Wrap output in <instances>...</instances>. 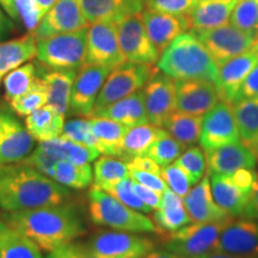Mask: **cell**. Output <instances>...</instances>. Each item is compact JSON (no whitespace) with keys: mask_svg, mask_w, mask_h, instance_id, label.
<instances>
[{"mask_svg":"<svg viewBox=\"0 0 258 258\" xmlns=\"http://www.w3.org/2000/svg\"><path fill=\"white\" fill-rule=\"evenodd\" d=\"M0 219L48 252L72 243L88 231L83 212L70 202L28 211L4 212Z\"/></svg>","mask_w":258,"mask_h":258,"instance_id":"obj_1","label":"cell"},{"mask_svg":"<svg viewBox=\"0 0 258 258\" xmlns=\"http://www.w3.org/2000/svg\"><path fill=\"white\" fill-rule=\"evenodd\" d=\"M71 199V189L30 165L22 161L0 165V208L4 212L60 205Z\"/></svg>","mask_w":258,"mask_h":258,"instance_id":"obj_2","label":"cell"},{"mask_svg":"<svg viewBox=\"0 0 258 258\" xmlns=\"http://www.w3.org/2000/svg\"><path fill=\"white\" fill-rule=\"evenodd\" d=\"M157 69L175 80L202 79L215 83L219 66L192 31L183 32L160 54Z\"/></svg>","mask_w":258,"mask_h":258,"instance_id":"obj_3","label":"cell"},{"mask_svg":"<svg viewBox=\"0 0 258 258\" xmlns=\"http://www.w3.org/2000/svg\"><path fill=\"white\" fill-rule=\"evenodd\" d=\"M89 217L96 226L134 233H156L153 220L115 199L111 194L93 184L88 194Z\"/></svg>","mask_w":258,"mask_h":258,"instance_id":"obj_4","label":"cell"},{"mask_svg":"<svg viewBox=\"0 0 258 258\" xmlns=\"http://www.w3.org/2000/svg\"><path fill=\"white\" fill-rule=\"evenodd\" d=\"M88 28L36 41L38 62L48 70H79L85 64Z\"/></svg>","mask_w":258,"mask_h":258,"instance_id":"obj_5","label":"cell"},{"mask_svg":"<svg viewBox=\"0 0 258 258\" xmlns=\"http://www.w3.org/2000/svg\"><path fill=\"white\" fill-rule=\"evenodd\" d=\"M233 217L208 222H194L171 233L160 235L164 249L183 258H191L211 252L224 228Z\"/></svg>","mask_w":258,"mask_h":258,"instance_id":"obj_6","label":"cell"},{"mask_svg":"<svg viewBox=\"0 0 258 258\" xmlns=\"http://www.w3.org/2000/svg\"><path fill=\"white\" fill-rule=\"evenodd\" d=\"M156 70L153 64L133 63L128 61L115 67L103 84L93 111L105 108L133 95L139 90H143Z\"/></svg>","mask_w":258,"mask_h":258,"instance_id":"obj_7","label":"cell"},{"mask_svg":"<svg viewBox=\"0 0 258 258\" xmlns=\"http://www.w3.org/2000/svg\"><path fill=\"white\" fill-rule=\"evenodd\" d=\"M98 258H144L154 250L152 238L125 231H98L85 243Z\"/></svg>","mask_w":258,"mask_h":258,"instance_id":"obj_8","label":"cell"},{"mask_svg":"<svg viewBox=\"0 0 258 258\" xmlns=\"http://www.w3.org/2000/svg\"><path fill=\"white\" fill-rule=\"evenodd\" d=\"M191 31L205 44L218 66L250 50L258 38V30H241L232 24Z\"/></svg>","mask_w":258,"mask_h":258,"instance_id":"obj_9","label":"cell"},{"mask_svg":"<svg viewBox=\"0 0 258 258\" xmlns=\"http://www.w3.org/2000/svg\"><path fill=\"white\" fill-rule=\"evenodd\" d=\"M35 141L11 106L0 104V165L23 160L34 151Z\"/></svg>","mask_w":258,"mask_h":258,"instance_id":"obj_10","label":"cell"},{"mask_svg":"<svg viewBox=\"0 0 258 258\" xmlns=\"http://www.w3.org/2000/svg\"><path fill=\"white\" fill-rule=\"evenodd\" d=\"M118 43L125 61L133 63L154 64L159 60V51L148 37L141 14L131 16L116 23Z\"/></svg>","mask_w":258,"mask_h":258,"instance_id":"obj_11","label":"cell"},{"mask_svg":"<svg viewBox=\"0 0 258 258\" xmlns=\"http://www.w3.org/2000/svg\"><path fill=\"white\" fill-rule=\"evenodd\" d=\"M124 62L125 59L118 43L116 23L99 22L90 24L86 41L85 64H95L114 70Z\"/></svg>","mask_w":258,"mask_h":258,"instance_id":"obj_12","label":"cell"},{"mask_svg":"<svg viewBox=\"0 0 258 258\" xmlns=\"http://www.w3.org/2000/svg\"><path fill=\"white\" fill-rule=\"evenodd\" d=\"M239 139V131L231 104L222 101L218 102L203 115L199 141L206 152L238 143Z\"/></svg>","mask_w":258,"mask_h":258,"instance_id":"obj_13","label":"cell"},{"mask_svg":"<svg viewBox=\"0 0 258 258\" xmlns=\"http://www.w3.org/2000/svg\"><path fill=\"white\" fill-rule=\"evenodd\" d=\"M110 72L111 69L109 67L95 64H84L80 67L72 85L67 116L90 117L99 91Z\"/></svg>","mask_w":258,"mask_h":258,"instance_id":"obj_14","label":"cell"},{"mask_svg":"<svg viewBox=\"0 0 258 258\" xmlns=\"http://www.w3.org/2000/svg\"><path fill=\"white\" fill-rule=\"evenodd\" d=\"M143 91L148 122L163 127L176 110V80L157 69Z\"/></svg>","mask_w":258,"mask_h":258,"instance_id":"obj_15","label":"cell"},{"mask_svg":"<svg viewBox=\"0 0 258 258\" xmlns=\"http://www.w3.org/2000/svg\"><path fill=\"white\" fill-rule=\"evenodd\" d=\"M77 0H57L42 18L34 36L36 41L89 27Z\"/></svg>","mask_w":258,"mask_h":258,"instance_id":"obj_16","label":"cell"},{"mask_svg":"<svg viewBox=\"0 0 258 258\" xmlns=\"http://www.w3.org/2000/svg\"><path fill=\"white\" fill-rule=\"evenodd\" d=\"M213 251L237 256L258 257V220L243 218L224 228Z\"/></svg>","mask_w":258,"mask_h":258,"instance_id":"obj_17","label":"cell"},{"mask_svg":"<svg viewBox=\"0 0 258 258\" xmlns=\"http://www.w3.org/2000/svg\"><path fill=\"white\" fill-rule=\"evenodd\" d=\"M220 99L215 83L202 79L176 80V109L203 116Z\"/></svg>","mask_w":258,"mask_h":258,"instance_id":"obj_18","label":"cell"},{"mask_svg":"<svg viewBox=\"0 0 258 258\" xmlns=\"http://www.w3.org/2000/svg\"><path fill=\"white\" fill-rule=\"evenodd\" d=\"M258 62V51L254 48L245 51L233 59L219 66L218 78L215 80L219 97L222 102L234 104L238 92L245 78Z\"/></svg>","mask_w":258,"mask_h":258,"instance_id":"obj_19","label":"cell"},{"mask_svg":"<svg viewBox=\"0 0 258 258\" xmlns=\"http://www.w3.org/2000/svg\"><path fill=\"white\" fill-rule=\"evenodd\" d=\"M89 24L118 23L144 11L143 0H77Z\"/></svg>","mask_w":258,"mask_h":258,"instance_id":"obj_20","label":"cell"},{"mask_svg":"<svg viewBox=\"0 0 258 258\" xmlns=\"http://www.w3.org/2000/svg\"><path fill=\"white\" fill-rule=\"evenodd\" d=\"M141 17L148 37L151 38L159 54L163 53L177 36L190 29L189 19L186 16L160 14L145 10L141 12Z\"/></svg>","mask_w":258,"mask_h":258,"instance_id":"obj_21","label":"cell"},{"mask_svg":"<svg viewBox=\"0 0 258 258\" xmlns=\"http://www.w3.org/2000/svg\"><path fill=\"white\" fill-rule=\"evenodd\" d=\"M184 207L192 222L218 221L231 217L228 213L219 207L213 198L209 171L198 184L189 190L188 195L184 198Z\"/></svg>","mask_w":258,"mask_h":258,"instance_id":"obj_22","label":"cell"},{"mask_svg":"<svg viewBox=\"0 0 258 258\" xmlns=\"http://www.w3.org/2000/svg\"><path fill=\"white\" fill-rule=\"evenodd\" d=\"M207 153L208 170L213 173L231 175L239 169H254L257 158L243 143L225 145Z\"/></svg>","mask_w":258,"mask_h":258,"instance_id":"obj_23","label":"cell"},{"mask_svg":"<svg viewBox=\"0 0 258 258\" xmlns=\"http://www.w3.org/2000/svg\"><path fill=\"white\" fill-rule=\"evenodd\" d=\"M90 117L108 118V120L127 125L128 128L139 124L150 123L146 108H145L143 90H139L133 95L125 97L121 101L112 103V104L105 106V108L92 111Z\"/></svg>","mask_w":258,"mask_h":258,"instance_id":"obj_24","label":"cell"},{"mask_svg":"<svg viewBox=\"0 0 258 258\" xmlns=\"http://www.w3.org/2000/svg\"><path fill=\"white\" fill-rule=\"evenodd\" d=\"M78 70H37V76L44 80L48 91L47 105L57 114L67 116L71 91Z\"/></svg>","mask_w":258,"mask_h":258,"instance_id":"obj_25","label":"cell"},{"mask_svg":"<svg viewBox=\"0 0 258 258\" xmlns=\"http://www.w3.org/2000/svg\"><path fill=\"white\" fill-rule=\"evenodd\" d=\"M238 0H199L186 16L191 30H207L228 24Z\"/></svg>","mask_w":258,"mask_h":258,"instance_id":"obj_26","label":"cell"},{"mask_svg":"<svg viewBox=\"0 0 258 258\" xmlns=\"http://www.w3.org/2000/svg\"><path fill=\"white\" fill-rule=\"evenodd\" d=\"M37 42L34 34L0 41V84L6 74L36 56Z\"/></svg>","mask_w":258,"mask_h":258,"instance_id":"obj_27","label":"cell"},{"mask_svg":"<svg viewBox=\"0 0 258 258\" xmlns=\"http://www.w3.org/2000/svg\"><path fill=\"white\" fill-rule=\"evenodd\" d=\"M211 173L212 194L219 207L228 213L231 217H241L247 202H249L251 192L245 191L238 185H235L228 175Z\"/></svg>","mask_w":258,"mask_h":258,"instance_id":"obj_28","label":"cell"},{"mask_svg":"<svg viewBox=\"0 0 258 258\" xmlns=\"http://www.w3.org/2000/svg\"><path fill=\"white\" fill-rule=\"evenodd\" d=\"M91 132L96 139L97 150L104 156L120 158L122 153V143L127 133L128 127L118 122L101 117H89Z\"/></svg>","mask_w":258,"mask_h":258,"instance_id":"obj_29","label":"cell"},{"mask_svg":"<svg viewBox=\"0 0 258 258\" xmlns=\"http://www.w3.org/2000/svg\"><path fill=\"white\" fill-rule=\"evenodd\" d=\"M38 146L59 160H66L70 163L80 164V165L91 164L101 154L97 148L76 143V141L61 137V135L55 139H51V140L42 141Z\"/></svg>","mask_w":258,"mask_h":258,"instance_id":"obj_30","label":"cell"},{"mask_svg":"<svg viewBox=\"0 0 258 258\" xmlns=\"http://www.w3.org/2000/svg\"><path fill=\"white\" fill-rule=\"evenodd\" d=\"M63 124L64 116L57 114L48 105L37 109L25 118V127L38 143L60 137Z\"/></svg>","mask_w":258,"mask_h":258,"instance_id":"obj_31","label":"cell"},{"mask_svg":"<svg viewBox=\"0 0 258 258\" xmlns=\"http://www.w3.org/2000/svg\"><path fill=\"white\" fill-rule=\"evenodd\" d=\"M165 129L152 123H145L128 128L122 143L120 159L129 161L132 158L145 156L154 141L165 133Z\"/></svg>","mask_w":258,"mask_h":258,"instance_id":"obj_32","label":"cell"},{"mask_svg":"<svg viewBox=\"0 0 258 258\" xmlns=\"http://www.w3.org/2000/svg\"><path fill=\"white\" fill-rule=\"evenodd\" d=\"M0 258H43L34 241L0 219Z\"/></svg>","mask_w":258,"mask_h":258,"instance_id":"obj_33","label":"cell"},{"mask_svg":"<svg viewBox=\"0 0 258 258\" xmlns=\"http://www.w3.org/2000/svg\"><path fill=\"white\" fill-rule=\"evenodd\" d=\"M202 125V116L186 114L183 111H173L165 121L163 127L172 138L184 146H191L200 140Z\"/></svg>","mask_w":258,"mask_h":258,"instance_id":"obj_34","label":"cell"},{"mask_svg":"<svg viewBox=\"0 0 258 258\" xmlns=\"http://www.w3.org/2000/svg\"><path fill=\"white\" fill-rule=\"evenodd\" d=\"M241 143L250 147L258 139V97L245 98L232 104Z\"/></svg>","mask_w":258,"mask_h":258,"instance_id":"obj_35","label":"cell"},{"mask_svg":"<svg viewBox=\"0 0 258 258\" xmlns=\"http://www.w3.org/2000/svg\"><path fill=\"white\" fill-rule=\"evenodd\" d=\"M127 177H129L128 163L120 158L103 154L95 160L93 180L95 185L101 189L108 190Z\"/></svg>","mask_w":258,"mask_h":258,"instance_id":"obj_36","label":"cell"},{"mask_svg":"<svg viewBox=\"0 0 258 258\" xmlns=\"http://www.w3.org/2000/svg\"><path fill=\"white\" fill-rule=\"evenodd\" d=\"M53 179L69 189H85L92 184L93 169L91 164H74L66 160L57 161Z\"/></svg>","mask_w":258,"mask_h":258,"instance_id":"obj_37","label":"cell"},{"mask_svg":"<svg viewBox=\"0 0 258 258\" xmlns=\"http://www.w3.org/2000/svg\"><path fill=\"white\" fill-rule=\"evenodd\" d=\"M36 78L37 69L32 62H25L6 74L5 78L3 79L5 101L11 102L12 99L27 92Z\"/></svg>","mask_w":258,"mask_h":258,"instance_id":"obj_38","label":"cell"},{"mask_svg":"<svg viewBox=\"0 0 258 258\" xmlns=\"http://www.w3.org/2000/svg\"><path fill=\"white\" fill-rule=\"evenodd\" d=\"M47 85L46 83H44V80L42 79L41 77L37 76V78L35 79L31 88L29 89L27 92H24L23 95L18 96L17 98L12 99V101L9 103L12 110L16 112V115L27 117L28 115L36 111L37 109L47 105Z\"/></svg>","mask_w":258,"mask_h":258,"instance_id":"obj_39","label":"cell"},{"mask_svg":"<svg viewBox=\"0 0 258 258\" xmlns=\"http://www.w3.org/2000/svg\"><path fill=\"white\" fill-rule=\"evenodd\" d=\"M152 220L157 228L156 233L159 235L175 232L191 222L184 205L158 208L154 212Z\"/></svg>","mask_w":258,"mask_h":258,"instance_id":"obj_40","label":"cell"},{"mask_svg":"<svg viewBox=\"0 0 258 258\" xmlns=\"http://www.w3.org/2000/svg\"><path fill=\"white\" fill-rule=\"evenodd\" d=\"M166 131V129H165ZM185 150V146L177 141L175 138H172L169 134V132H165L161 137L157 139L154 143L151 145L148 151L145 156L152 158L159 165L166 166L172 164L178 158L182 156L183 151Z\"/></svg>","mask_w":258,"mask_h":258,"instance_id":"obj_41","label":"cell"},{"mask_svg":"<svg viewBox=\"0 0 258 258\" xmlns=\"http://www.w3.org/2000/svg\"><path fill=\"white\" fill-rule=\"evenodd\" d=\"M188 176V178L194 186L201 180L206 171V156L203 151L198 146L188 148L184 153L175 161Z\"/></svg>","mask_w":258,"mask_h":258,"instance_id":"obj_42","label":"cell"},{"mask_svg":"<svg viewBox=\"0 0 258 258\" xmlns=\"http://www.w3.org/2000/svg\"><path fill=\"white\" fill-rule=\"evenodd\" d=\"M230 22L241 30H258V0H238Z\"/></svg>","mask_w":258,"mask_h":258,"instance_id":"obj_43","label":"cell"},{"mask_svg":"<svg viewBox=\"0 0 258 258\" xmlns=\"http://www.w3.org/2000/svg\"><path fill=\"white\" fill-rule=\"evenodd\" d=\"M109 194H111L115 199H117L118 201L123 203L127 207L134 209V211L141 212L144 214H148V213L152 212V209L148 207L147 205L141 201L139 199V196L135 194L133 189V179L131 177H127V178H123L117 184H115L111 188L105 190Z\"/></svg>","mask_w":258,"mask_h":258,"instance_id":"obj_44","label":"cell"},{"mask_svg":"<svg viewBox=\"0 0 258 258\" xmlns=\"http://www.w3.org/2000/svg\"><path fill=\"white\" fill-rule=\"evenodd\" d=\"M61 137L97 148L96 139L91 132L90 118H70L64 122Z\"/></svg>","mask_w":258,"mask_h":258,"instance_id":"obj_45","label":"cell"},{"mask_svg":"<svg viewBox=\"0 0 258 258\" xmlns=\"http://www.w3.org/2000/svg\"><path fill=\"white\" fill-rule=\"evenodd\" d=\"M144 8L160 14L188 16L199 0H143Z\"/></svg>","mask_w":258,"mask_h":258,"instance_id":"obj_46","label":"cell"},{"mask_svg":"<svg viewBox=\"0 0 258 258\" xmlns=\"http://www.w3.org/2000/svg\"><path fill=\"white\" fill-rule=\"evenodd\" d=\"M15 8L18 21L22 22L28 32L34 34L43 18L36 0H15Z\"/></svg>","mask_w":258,"mask_h":258,"instance_id":"obj_47","label":"cell"},{"mask_svg":"<svg viewBox=\"0 0 258 258\" xmlns=\"http://www.w3.org/2000/svg\"><path fill=\"white\" fill-rule=\"evenodd\" d=\"M161 177L165 180L166 185L175 191L177 195H179L180 198L184 199L188 195L191 183L186 176V173L180 169L179 166H177L176 164H170V165L161 167Z\"/></svg>","mask_w":258,"mask_h":258,"instance_id":"obj_48","label":"cell"},{"mask_svg":"<svg viewBox=\"0 0 258 258\" xmlns=\"http://www.w3.org/2000/svg\"><path fill=\"white\" fill-rule=\"evenodd\" d=\"M57 161H59L57 158L51 156L50 153L46 152L40 146H37L36 148H34V151L27 158L22 160V163L30 165L34 169L40 171L41 173H43V175L53 178L54 170H55Z\"/></svg>","mask_w":258,"mask_h":258,"instance_id":"obj_49","label":"cell"},{"mask_svg":"<svg viewBox=\"0 0 258 258\" xmlns=\"http://www.w3.org/2000/svg\"><path fill=\"white\" fill-rule=\"evenodd\" d=\"M129 177L139 183V184L146 186L148 189H152L154 191L163 194L164 190L167 188L165 180L160 175L153 172H147V171H141L137 169H132L129 167Z\"/></svg>","mask_w":258,"mask_h":258,"instance_id":"obj_50","label":"cell"},{"mask_svg":"<svg viewBox=\"0 0 258 258\" xmlns=\"http://www.w3.org/2000/svg\"><path fill=\"white\" fill-rule=\"evenodd\" d=\"M228 176L231 177L232 182L240 189L247 192H252L257 179V172L253 169H239Z\"/></svg>","mask_w":258,"mask_h":258,"instance_id":"obj_51","label":"cell"},{"mask_svg":"<svg viewBox=\"0 0 258 258\" xmlns=\"http://www.w3.org/2000/svg\"><path fill=\"white\" fill-rule=\"evenodd\" d=\"M256 97H258V62L249 73V76L245 78L243 85L240 86L237 102L240 99L256 98Z\"/></svg>","mask_w":258,"mask_h":258,"instance_id":"obj_52","label":"cell"},{"mask_svg":"<svg viewBox=\"0 0 258 258\" xmlns=\"http://www.w3.org/2000/svg\"><path fill=\"white\" fill-rule=\"evenodd\" d=\"M56 250L59 251L62 258H98L83 243H74V241H72V243L57 247Z\"/></svg>","mask_w":258,"mask_h":258,"instance_id":"obj_53","label":"cell"},{"mask_svg":"<svg viewBox=\"0 0 258 258\" xmlns=\"http://www.w3.org/2000/svg\"><path fill=\"white\" fill-rule=\"evenodd\" d=\"M133 189L137 195L139 196V199L143 201L145 205H147L152 211H156L159 207L160 205V199H161V194L154 191L152 189H148L146 186L139 184V183L134 182L133 180Z\"/></svg>","mask_w":258,"mask_h":258,"instance_id":"obj_54","label":"cell"},{"mask_svg":"<svg viewBox=\"0 0 258 258\" xmlns=\"http://www.w3.org/2000/svg\"><path fill=\"white\" fill-rule=\"evenodd\" d=\"M127 163H128V166L132 167V169L147 171V172H153V173H157V175H160L161 173V167L159 164H157L152 158L147 156L134 157L129 161H127Z\"/></svg>","mask_w":258,"mask_h":258,"instance_id":"obj_55","label":"cell"},{"mask_svg":"<svg viewBox=\"0 0 258 258\" xmlns=\"http://www.w3.org/2000/svg\"><path fill=\"white\" fill-rule=\"evenodd\" d=\"M241 218L246 219H256L258 220V173H257V179L256 183H254L253 190L251 192V196L249 199V202H247L246 207L244 209L243 215Z\"/></svg>","mask_w":258,"mask_h":258,"instance_id":"obj_56","label":"cell"},{"mask_svg":"<svg viewBox=\"0 0 258 258\" xmlns=\"http://www.w3.org/2000/svg\"><path fill=\"white\" fill-rule=\"evenodd\" d=\"M15 28V22L9 17V15L0 5V41H4L9 35H11Z\"/></svg>","mask_w":258,"mask_h":258,"instance_id":"obj_57","label":"cell"},{"mask_svg":"<svg viewBox=\"0 0 258 258\" xmlns=\"http://www.w3.org/2000/svg\"><path fill=\"white\" fill-rule=\"evenodd\" d=\"M0 5L12 21L18 22V16L15 8V0H0Z\"/></svg>","mask_w":258,"mask_h":258,"instance_id":"obj_58","label":"cell"},{"mask_svg":"<svg viewBox=\"0 0 258 258\" xmlns=\"http://www.w3.org/2000/svg\"><path fill=\"white\" fill-rule=\"evenodd\" d=\"M191 258H258V257H247V256H237V254H230L225 252H218V251H211L201 256H196Z\"/></svg>","mask_w":258,"mask_h":258,"instance_id":"obj_59","label":"cell"},{"mask_svg":"<svg viewBox=\"0 0 258 258\" xmlns=\"http://www.w3.org/2000/svg\"><path fill=\"white\" fill-rule=\"evenodd\" d=\"M144 258H183L178 256V254L171 252V251L164 249V250H153L150 253L146 254Z\"/></svg>","mask_w":258,"mask_h":258,"instance_id":"obj_60","label":"cell"},{"mask_svg":"<svg viewBox=\"0 0 258 258\" xmlns=\"http://www.w3.org/2000/svg\"><path fill=\"white\" fill-rule=\"evenodd\" d=\"M57 0H36L38 8H40V11L42 16H44L47 14L49 10L53 8V5L55 4Z\"/></svg>","mask_w":258,"mask_h":258,"instance_id":"obj_61","label":"cell"},{"mask_svg":"<svg viewBox=\"0 0 258 258\" xmlns=\"http://www.w3.org/2000/svg\"><path fill=\"white\" fill-rule=\"evenodd\" d=\"M44 258H62V257H61V254L59 253V251L55 249V250H53V251H49V252H48V254Z\"/></svg>","mask_w":258,"mask_h":258,"instance_id":"obj_62","label":"cell"},{"mask_svg":"<svg viewBox=\"0 0 258 258\" xmlns=\"http://www.w3.org/2000/svg\"><path fill=\"white\" fill-rule=\"evenodd\" d=\"M249 148H250L251 151H252L253 154H254V156H256V158L258 159V139H257L256 141H254L252 145H251Z\"/></svg>","mask_w":258,"mask_h":258,"instance_id":"obj_63","label":"cell"},{"mask_svg":"<svg viewBox=\"0 0 258 258\" xmlns=\"http://www.w3.org/2000/svg\"><path fill=\"white\" fill-rule=\"evenodd\" d=\"M253 48L258 51V38H257V42H256V44H254V47H253Z\"/></svg>","mask_w":258,"mask_h":258,"instance_id":"obj_64","label":"cell"}]
</instances>
